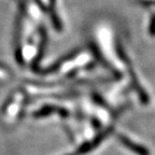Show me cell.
Listing matches in <instances>:
<instances>
[{
	"mask_svg": "<svg viewBox=\"0 0 155 155\" xmlns=\"http://www.w3.org/2000/svg\"><path fill=\"white\" fill-rule=\"evenodd\" d=\"M120 140L123 142L124 145H126L127 148H129L130 150H133L134 152L138 153L139 155H148L149 154L148 150H145V149L142 148V147H139V145L133 143L129 139H127L126 137H124V136H120Z\"/></svg>",
	"mask_w": 155,
	"mask_h": 155,
	"instance_id": "1",
	"label": "cell"
}]
</instances>
